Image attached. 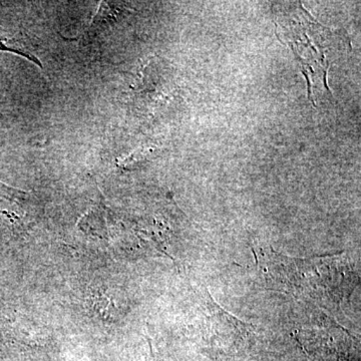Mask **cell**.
<instances>
[{"instance_id":"1","label":"cell","mask_w":361,"mask_h":361,"mask_svg":"<svg viewBox=\"0 0 361 361\" xmlns=\"http://www.w3.org/2000/svg\"><path fill=\"white\" fill-rule=\"evenodd\" d=\"M40 212L33 195L0 182V228L11 233L25 231L35 224Z\"/></svg>"},{"instance_id":"2","label":"cell","mask_w":361,"mask_h":361,"mask_svg":"<svg viewBox=\"0 0 361 361\" xmlns=\"http://www.w3.org/2000/svg\"><path fill=\"white\" fill-rule=\"evenodd\" d=\"M0 49H2L1 47H0Z\"/></svg>"}]
</instances>
